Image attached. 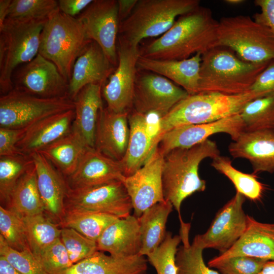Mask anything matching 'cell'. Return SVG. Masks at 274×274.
Segmentation results:
<instances>
[{
  "label": "cell",
  "mask_w": 274,
  "mask_h": 274,
  "mask_svg": "<svg viewBox=\"0 0 274 274\" xmlns=\"http://www.w3.org/2000/svg\"><path fill=\"white\" fill-rule=\"evenodd\" d=\"M166 32L139 48L140 55L158 60H184L218 46L219 21L212 11L198 6L179 16Z\"/></svg>",
  "instance_id": "obj_1"
},
{
  "label": "cell",
  "mask_w": 274,
  "mask_h": 274,
  "mask_svg": "<svg viewBox=\"0 0 274 274\" xmlns=\"http://www.w3.org/2000/svg\"><path fill=\"white\" fill-rule=\"evenodd\" d=\"M0 255L21 274H49L41 265L30 249L18 251L12 249L0 235Z\"/></svg>",
  "instance_id": "obj_45"
},
{
  "label": "cell",
  "mask_w": 274,
  "mask_h": 274,
  "mask_svg": "<svg viewBox=\"0 0 274 274\" xmlns=\"http://www.w3.org/2000/svg\"><path fill=\"white\" fill-rule=\"evenodd\" d=\"M78 18L88 38L101 47L111 63L116 67L120 25L118 1L94 0Z\"/></svg>",
  "instance_id": "obj_15"
},
{
  "label": "cell",
  "mask_w": 274,
  "mask_h": 274,
  "mask_svg": "<svg viewBox=\"0 0 274 274\" xmlns=\"http://www.w3.org/2000/svg\"><path fill=\"white\" fill-rule=\"evenodd\" d=\"M128 113H116L107 107L100 109L96 123L94 148L118 161L124 158L129 137Z\"/></svg>",
  "instance_id": "obj_21"
},
{
  "label": "cell",
  "mask_w": 274,
  "mask_h": 274,
  "mask_svg": "<svg viewBox=\"0 0 274 274\" xmlns=\"http://www.w3.org/2000/svg\"><path fill=\"white\" fill-rule=\"evenodd\" d=\"M218 46L228 47L242 60L262 62L274 59V35L267 26L247 15L219 21Z\"/></svg>",
  "instance_id": "obj_8"
},
{
  "label": "cell",
  "mask_w": 274,
  "mask_h": 274,
  "mask_svg": "<svg viewBox=\"0 0 274 274\" xmlns=\"http://www.w3.org/2000/svg\"><path fill=\"white\" fill-rule=\"evenodd\" d=\"M250 90L260 93L264 96L274 94V59L258 75Z\"/></svg>",
  "instance_id": "obj_47"
},
{
  "label": "cell",
  "mask_w": 274,
  "mask_h": 274,
  "mask_svg": "<svg viewBox=\"0 0 274 274\" xmlns=\"http://www.w3.org/2000/svg\"><path fill=\"white\" fill-rule=\"evenodd\" d=\"M47 19L17 21L6 19L0 28V92L13 89V75L19 65L38 54L40 36Z\"/></svg>",
  "instance_id": "obj_7"
},
{
  "label": "cell",
  "mask_w": 274,
  "mask_h": 274,
  "mask_svg": "<svg viewBox=\"0 0 274 274\" xmlns=\"http://www.w3.org/2000/svg\"><path fill=\"white\" fill-rule=\"evenodd\" d=\"M199 5L198 0H138L129 16L120 23L118 35L138 47L144 39L164 34L177 17Z\"/></svg>",
  "instance_id": "obj_6"
},
{
  "label": "cell",
  "mask_w": 274,
  "mask_h": 274,
  "mask_svg": "<svg viewBox=\"0 0 274 274\" xmlns=\"http://www.w3.org/2000/svg\"><path fill=\"white\" fill-rule=\"evenodd\" d=\"M0 232L12 249L18 251L30 249L22 217L2 206H0Z\"/></svg>",
  "instance_id": "obj_40"
},
{
  "label": "cell",
  "mask_w": 274,
  "mask_h": 274,
  "mask_svg": "<svg viewBox=\"0 0 274 274\" xmlns=\"http://www.w3.org/2000/svg\"><path fill=\"white\" fill-rule=\"evenodd\" d=\"M146 116L133 110L128 114L129 140L125 155L120 161L125 177L140 169L154 149Z\"/></svg>",
  "instance_id": "obj_29"
},
{
  "label": "cell",
  "mask_w": 274,
  "mask_h": 274,
  "mask_svg": "<svg viewBox=\"0 0 274 274\" xmlns=\"http://www.w3.org/2000/svg\"><path fill=\"white\" fill-rule=\"evenodd\" d=\"M254 3L261 11L254 14L253 19L268 27L274 35V0H255Z\"/></svg>",
  "instance_id": "obj_48"
},
{
  "label": "cell",
  "mask_w": 274,
  "mask_h": 274,
  "mask_svg": "<svg viewBox=\"0 0 274 274\" xmlns=\"http://www.w3.org/2000/svg\"><path fill=\"white\" fill-rule=\"evenodd\" d=\"M173 208L170 201L165 200L149 208L138 218L142 242L140 255L147 256L163 242L167 218Z\"/></svg>",
  "instance_id": "obj_30"
},
{
  "label": "cell",
  "mask_w": 274,
  "mask_h": 274,
  "mask_svg": "<svg viewBox=\"0 0 274 274\" xmlns=\"http://www.w3.org/2000/svg\"><path fill=\"white\" fill-rule=\"evenodd\" d=\"M211 165L228 178L236 192L246 198L257 201L262 197L265 186L258 180L256 174H246L237 170L233 166L229 157L220 155L212 159Z\"/></svg>",
  "instance_id": "obj_35"
},
{
  "label": "cell",
  "mask_w": 274,
  "mask_h": 274,
  "mask_svg": "<svg viewBox=\"0 0 274 274\" xmlns=\"http://www.w3.org/2000/svg\"><path fill=\"white\" fill-rule=\"evenodd\" d=\"M102 88L100 84L87 85L74 99L75 117L72 131L86 147L94 148L98 115L103 107Z\"/></svg>",
  "instance_id": "obj_27"
},
{
  "label": "cell",
  "mask_w": 274,
  "mask_h": 274,
  "mask_svg": "<svg viewBox=\"0 0 274 274\" xmlns=\"http://www.w3.org/2000/svg\"><path fill=\"white\" fill-rule=\"evenodd\" d=\"M244 132L243 122L238 113L212 122L173 128L161 136L157 147L164 156L176 148L192 147L216 133H225L235 141Z\"/></svg>",
  "instance_id": "obj_17"
},
{
  "label": "cell",
  "mask_w": 274,
  "mask_h": 274,
  "mask_svg": "<svg viewBox=\"0 0 274 274\" xmlns=\"http://www.w3.org/2000/svg\"><path fill=\"white\" fill-rule=\"evenodd\" d=\"M118 219L106 213L66 212L60 227L73 228L97 242L105 229Z\"/></svg>",
  "instance_id": "obj_36"
},
{
  "label": "cell",
  "mask_w": 274,
  "mask_h": 274,
  "mask_svg": "<svg viewBox=\"0 0 274 274\" xmlns=\"http://www.w3.org/2000/svg\"><path fill=\"white\" fill-rule=\"evenodd\" d=\"M116 68L101 47L91 40L75 62L68 84V96L74 100L80 90L89 84L103 87Z\"/></svg>",
  "instance_id": "obj_20"
},
{
  "label": "cell",
  "mask_w": 274,
  "mask_h": 274,
  "mask_svg": "<svg viewBox=\"0 0 274 274\" xmlns=\"http://www.w3.org/2000/svg\"><path fill=\"white\" fill-rule=\"evenodd\" d=\"M264 96L253 91L237 95L200 92L189 95L177 104L163 117L159 118L153 135L156 147L161 136L168 131L183 125L212 122L240 113L249 102Z\"/></svg>",
  "instance_id": "obj_2"
},
{
  "label": "cell",
  "mask_w": 274,
  "mask_h": 274,
  "mask_svg": "<svg viewBox=\"0 0 274 274\" xmlns=\"http://www.w3.org/2000/svg\"><path fill=\"white\" fill-rule=\"evenodd\" d=\"M270 61H246L228 47H215L201 55L199 92L227 95L246 93Z\"/></svg>",
  "instance_id": "obj_4"
},
{
  "label": "cell",
  "mask_w": 274,
  "mask_h": 274,
  "mask_svg": "<svg viewBox=\"0 0 274 274\" xmlns=\"http://www.w3.org/2000/svg\"><path fill=\"white\" fill-rule=\"evenodd\" d=\"M244 132L274 130V94L255 99L240 112Z\"/></svg>",
  "instance_id": "obj_37"
},
{
  "label": "cell",
  "mask_w": 274,
  "mask_h": 274,
  "mask_svg": "<svg viewBox=\"0 0 274 274\" xmlns=\"http://www.w3.org/2000/svg\"><path fill=\"white\" fill-rule=\"evenodd\" d=\"M64 206L65 213H106L119 218L128 216L133 210L131 199L119 180L82 188H68Z\"/></svg>",
  "instance_id": "obj_10"
},
{
  "label": "cell",
  "mask_w": 274,
  "mask_h": 274,
  "mask_svg": "<svg viewBox=\"0 0 274 274\" xmlns=\"http://www.w3.org/2000/svg\"><path fill=\"white\" fill-rule=\"evenodd\" d=\"M118 65L102 88L107 108L116 113H128L132 110L136 63L139 48L130 45L118 36Z\"/></svg>",
  "instance_id": "obj_12"
},
{
  "label": "cell",
  "mask_w": 274,
  "mask_h": 274,
  "mask_svg": "<svg viewBox=\"0 0 274 274\" xmlns=\"http://www.w3.org/2000/svg\"><path fill=\"white\" fill-rule=\"evenodd\" d=\"M29 248L35 257L60 238L61 228L44 213L22 217Z\"/></svg>",
  "instance_id": "obj_34"
},
{
  "label": "cell",
  "mask_w": 274,
  "mask_h": 274,
  "mask_svg": "<svg viewBox=\"0 0 274 274\" xmlns=\"http://www.w3.org/2000/svg\"><path fill=\"white\" fill-rule=\"evenodd\" d=\"M246 197L239 192L216 213L207 231L197 234L193 241L202 249L212 248L223 253L229 249L244 232L247 215L243 208Z\"/></svg>",
  "instance_id": "obj_14"
},
{
  "label": "cell",
  "mask_w": 274,
  "mask_h": 274,
  "mask_svg": "<svg viewBox=\"0 0 274 274\" xmlns=\"http://www.w3.org/2000/svg\"><path fill=\"white\" fill-rule=\"evenodd\" d=\"M60 239L73 264L98 251L96 242L88 238L73 228H61Z\"/></svg>",
  "instance_id": "obj_43"
},
{
  "label": "cell",
  "mask_w": 274,
  "mask_h": 274,
  "mask_svg": "<svg viewBox=\"0 0 274 274\" xmlns=\"http://www.w3.org/2000/svg\"><path fill=\"white\" fill-rule=\"evenodd\" d=\"M224 2L229 4V5H241L243 3H244L245 1H244V0H225L224 1Z\"/></svg>",
  "instance_id": "obj_54"
},
{
  "label": "cell",
  "mask_w": 274,
  "mask_h": 274,
  "mask_svg": "<svg viewBox=\"0 0 274 274\" xmlns=\"http://www.w3.org/2000/svg\"><path fill=\"white\" fill-rule=\"evenodd\" d=\"M96 243L98 251L113 256L139 255L142 242L138 218L133 215L119 218L105 229Z\"/></svg>",
  "instance_id": "obj_26"
},
{
  "label": "cell",
  "mask_w": 274,
  "mask_h": 274,
  "mask_svg": "<svg viewBox=\"0 0 274 274\" xmlns=\"http://www.w3.org/2000/svg\"><path fill=\"white\" fill-rule=\"evenodd\" d=\"M147 261L140 254L119 257L97 251L72 265L63 274H145Z\"/></svg>",
  "instance_id": "obj_28"
},
{
  "label": "cell",
  "mask_w": 274,
  "mask_h": 274,
  "mask_svg": "<svg viewBox=\"0 0 274 274\" xmlns=\"http://www.w3.org/2000/svg\"><path fill=\"white\" fill-rule=\"evenodd\" d=\"M70 97L44 98L13 88L0 97V127L25 128L49 116L74 110Z\"/></svg>",
  "instance_id": "obj_9"
},
{
  "label": "cell",
  "mask_w": 274,
  "mask_h": 274,
  "mask_svg": "<svg viewBox=\"0 0 274 274\" xmlns=\"http://www.w3.org/2000/svg\"><path fill=\"white\" fill-rule=\"evenodd\" d=\"M259 274H274V260H267L263 265Z\"/></svg>",
  "instance_id": "obj_53"
},
{
  "label": "cell",
  "mask_w": 274,
  "mask_h": 274,
  "mask_svg": "<svg viewBox=\"0 0 274 274\" xmlns=\"http://www.w3.org/2000/svg\"><path fill=\"white\" fill-rule=\"evenodd\" d=\"M30 156L36 169L44 214L60 226L65 215L64 200L68 188L65 178L41 153L36 152Z\"/></svg>",
  "instance_id": "obj_18"
},
{
  "label": "cell",
  "mask_w": 274,
  "mask_h": 274,
  "mask_svg": "<svg viewBox=\"0 0 274 274\" xmlns=\"http://www.w3.org/2000/svg\"><path fill=\"white\" fill-rule=\"evenodd\" d=\"M267 260L244 256L224 259L215 257L208 263L210 268L217 269L220 274H259Z\"/></svg>",
  "instance_id": "obj_42"
},
{
  "label": "cell",
  "mask_w": 274,
  "mask_h": 274,
  "mask_svg": "<svg viewBox=\"0 0 274 274\" xmlns=\"http://www.w3.org/2000/svg\"><path fill=\"white\" fill-rule=\"evenodd\" d=\"M33 164L31 156L20 154L0 157V200L7 204L17 183Z\"/></svg>",
  "instance_id": "obj_38"
},
{
  "label": "cell",
  "mask_w": 274,
  "mask_h": 274,
  "mask_svg": "<svg viewBox=\"0 0 274 274\" xmlns=\"http://www.w3.org/2000/svg\"><path fill=\"white\" fill-rule=\"evenodd\" d=\"M163 159L157 146L145 164L122 181L131 200L133 215L138 218L149 208L165 200L162 181Z\"/></svg>",
  "instance_id": "obj_16"
},
{
  "label": "cell",
  "mask_w": 274,
  "mask_h": 274,
  "mask_svg": "<svg viewBox=\"0 0 274 274\" xmlns=\"http://www.w3.org/2000/svg\"><path fill=\"white\" fill-rule=\"evenodd\" d=\"M181 242L180 235L173 236L172 232L167 231L160 245L147 255L157 274H178L176 255Z\"/></svg>",
  "instance_id": "obj_41"
},
{
  "label": "cell",
  "mask_w": 274,
  "mask_h": 274,
  "mask_svg": "<svg viewBox=\"0 0 274 274\" xmlns=\"http://www.w3.org/2000/svg\"><path fill=\"white\" fill-rule=\"evenodd\" d=\"M93 0H59L58 6L59 10L68 16H75L83 12Z\"/></svg>",
  "instance_id": "obj_49"
},
{
  "label": "cell",
  "mask_w": 274,
  "mask_h": 274,
  "mask_svg": "<svg viewBox=\"0 0 274 274\" xmlns=\"http://www.w3.org/2000/svg\"><path fill=\"white\" fill-rule=\"evenodd\" d=\"M137 2L138 0H118L120 23L129 16Z\"/></svg>",
  "instance_id": "obj_50"
},
{
  "label": "cell",
  "mask_w": 274,
  "mask_h": 274,
  "mask_svg": "<svg viewBox=\"0 0 274 274\" xmlns=\"http://www.w3.org/2000/svg\"><path fill=\"white\" fill-rule=\"evenodd\" d=\"M125 178L120 161L94 148L86 147L74 173L65 178L68 188L78 189L101 185Z\"/></svg>",
  "instance_id": "obj_19"
},
{
  "label": "cell",
  "mask_w": 274,
  "mask_h": 274,
  "mask_svg": "<svg viewBox=\"0 0 274 274\" xmlns=\"http://www.w3.org/2000/svg\"><path fill=\"white\" fill-rule=\"evenodd\" d=\"M143 71L138 70L134 84L132 110L136 112L145 115L154 114L160 118L189 95L168 79Z\"/></svg>",
  "instance_id": "obj_11"
},
{
  "label": "cell",
  "mask_w": 274,
  "mask_h": 274,
  "mask_svg": "<svg viewBox=\"0 0 274 274\" xmlns=\"http://www.w3.org/2000/svg\"><path fill=\"white\" fill-rule=\"evenodd\" d=\"M238 256L274 260V223L260 222L247 215L242 236L229 249L215 257L224 259Z\"/></svg>",
  "instance_id": "obj_25"
},
{
  "label": "cell",
  "mask_w": 274,
  "mask_h": 274,
  "mask_svg": "<svg viewBox=\"0 0 274 274\" xmlns=\"http://www.w3.org/2000/svg\"><path fill=\"white\" fill-rule=\"evenodd\" d=\"M12 81L14 88L39 97L68 96V82L53 62L40 54L17 68Z\"/></svg>",
  "instance_id": "obj_13"
},
{
  "label": "cell",
  "mask_w": 274,
  "mask_h": 274,
  "mask_svg": "<svg viewBox=\"0 0 274 274\" xmlns=\"http://www.w3.org/2000/svg\"><path fill=\"white\" fill-rule=\"evenodd\" d=\"M234 158L248 159L253 173H274V130L244 132L228 146Z\"/></svg>",
  "instance_id": "obj_22"
},
{
  "label": "cell",
  "mask_w": 274,
  "mask_h": 274,
  "mask_svg": "<svg viewBox=\"0 0 274 274\" xmlns=\"http://www.w3.org/2000/svg\"><path fill=\"white\" fill-rule=\"evenodd\" d=\"M91 41L78 18L58 9L44 25L39 54L53 62L69 83L76 60Z\"/></svg>",
  "instance_id": "obj_5"
},
{
  "label": "cell",
  "mask_w": 274,
  "mask_h": 274,
  "mask_svg": "<svg viewBox=\"0 0 274 274\" xmlns=\"http://www.w3.org/2000/svg\"><path fill=\"white\" fill-rule=\"evenodd\" d=\"M201 54L197 53L184 60H158L139 55L138 70L146 71L162 76L180 85L189 94L199 92Z\"/></svg>",
  "instance_id": "obj_24"
},
{
  "label": "cell",
  "mask_w": 274,
  "mask_h": 274,
  "mask_svg": "<svg viewBox=\"0 0 274 274\" xmlns=\"http://www.w3.org/2000/svg\"><path fill=\"white\" fill-rule=\"evenodd\" d=\"M0 274H21L3 256L0 255Z\"/></svg>",
  "instance_id": "obj_51"
},
{
  "label": "cell",
  "mask_w": 274,
  "mask_h": 274,
  "mask_svg": "<svg viewBox=\"0 0 274 274\" xmlns=\"http://www.w3.org/2000/svg\"><path fill=\"white\" fill-rule=\"evenodd\" d=\"M12 0H0V28L3 26L8 14Z\"/></svg>",
  "instance_id": "obj_52"
},
{
  "label": "cell",
  "mask_w": 274,
  "mask_h": 274,
  "mask_svg": "<svg viewBox=\"0 0 274 274\" xmlns=\"http://www.w3.org/2000/svg\"><path fill=\"white\" fill-rule=\"evenodd\" d=\"M6 205L7 209L21 217L44 213L34 163L19 180Z\"/></svg>",
  "instance_id": "obj_31"
},
{
  "label": "cell",
  "mask_w": 274,
  "mask_h": 274,
  "mask_svg": "<svg viewBox=\"0 0 274 274\" xmlns=\"http://www.w3.org/2000/svg\"><path fill=\"white\" fill-rule=\"evenodd\" d=\"M220 155L216 143L210 139L190 148L174 149L164 156L162 181L164 200L178 213L182 202L196 192L204 191L206 182L199 175V166L205 158Z\"/></svg>",
  "instance_id": "obj_3"
},
{
  "label": "cell",
  "mask_w": 274,
  "mask_h": 274,
  "mask_svg": "<svg viewBox=\"0 0 274 274\" xmlns=\"http://www.w3.org/2000/svg\"><path fill=\"white\" fill-rule=\"evenodd\" d=\"M58 9L55 0H12L7 19L21 22L47 19Z\"/></svg>",
  "instance_id": "obj_39"
},
{
  "label": "cell",
  "mask_w": 274,
  "mask_h": 274,
  "mask_svg": "<svg viewBox=\"0 0 274 274\" xmlns=\"http://www.w3.org/2000/svg\"><path fill=\"white\" fill-rule=\"evenodd\" d=\"M74 117V110H70L41 119L27 127L16 147L29 156L38 152L68 134L72 130Z\"/></svg>",
  "instance_id": "obj_23"
},
{
  "label": "cell",
  "mask_w": 274,
  "mask_h": 274,
  "mask_svg": "<svg viewBox=\"0 0 274 274\" xmlns=\"http://www.w3.org/2000/svg\"><path fill=\"white\" fill-rule=\"evenodd\" d=\"M36 258L49 274H63L73 265L60 238L47 247Z\"/></svg>",
  "instance_id": "obj_44"
},
{
  "label": "cell",
  "mask_w": 274,
  "mask_h": 274,
  "mask_svg": "<svg viewBox=\"0 0 274 274\" xmlns=\"http://www.w3.org/2000/svg\"><path fill=\"white\" fill-rule=\"evenodd\" d=\"M27 128L0 127V157L24 154L16 147V145Z\"/></svg>",
  "instance_id": "obj_46"
},
{
  "label": "cell",
  "mask_w": 274,
  "mask_h": 274,
  "mask_svg": "<svg viewBox=\"0 0 274 274\" xmlns=\"http://www.w3.org/2000/svg\"><path fill=\"white\" fill-rule=\"evenodd\" d=\"M180 235L183 245L178 248L176 255L178 274H220L207 266L204 262V250L193 241H189L190 224L180 220Z\"/></svg>",
  "instance_id": "obj_33"
},
{
  "label": "cell",
  "mask_w": 274,
  "mask_h": 274,
  "mask_svg": "<svg viewBox=\"0 0 274 274\" xmlns=\"http://www.w3.org/2000/svg\"><path fill=\"white\" fill-rule=\"evenodd\" d=\"M86 147L71 131L38 152L48 159L65 178L75 170Z\"/></svg>",
  "instance_id": "obj_32"
}]
</instances>
